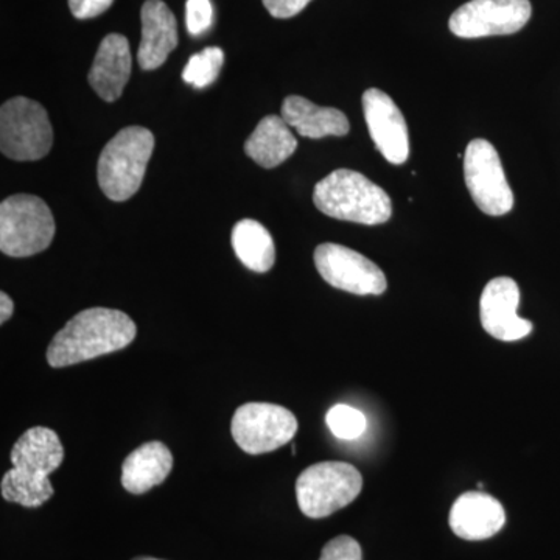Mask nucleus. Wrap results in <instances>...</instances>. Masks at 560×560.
<instances>
[{"mask_svg":"<svg viewBox=\"0 0 560 560\" xmlns=\"http://www.w3.org/2000/svg\"><path fill=\"white\" fill-rule=\"evenodd\" d=\"M11 464L25 474L50 477L65 460L60 438L47 427L25 431L11 448Z\"/></svg>","mask_w":560,"mask_h":560,"instance_id":"nucleus-17","label":"nucleus"},{"mask_svg":"<svg viewBox=\"0 0 560 560\" xmlns=\"http://www.w3.org/2000/svg\"><path fill=\"white\" fill-rule=\"evenodd\" d=\"M530 16L529 0H470L452 14L448 28L463 39L514 35Z\"/></svg>","mask_w":560,"mask_h":560,"instance_id":"nucleus-9","label":"nucleus"},{"mask_svg":"<svg viewBox=\"0 0 560 560\" xmlns=\"http://www.w3.org/2000/svg\"><path fill=\"white\" fill-rule=\"evenodd\" d=\"M3 500L24 508H39L54 497L55 489L49 477L25 474L16 467L7 471L0 482Z\"/></svg>","mask_w":560,"mask_h":560,"instance_id":"nucleus-21","label":"nucleus"},{"mask_svg":"<svg viewBox=\"0 0 560 560\" xmlns=\"http://www.w3.org/2000/svg\"><path fill=\"white\" fill-rule=\"evenodd\" d=\"M14 304L5 291L0 293V323L5 324L13 316Z\"/></svg>","mask_w":560,"mask_h":560,"instance_id":"nucleus-28","label":"nucleus"},{"mask_svg":"<svg viewBox=\"0 0 560 560\" xmlns=\"http://www.w3.org/2000/svg\"><path fill=\"white\" fill-rule=\"evenodd\" d=\"M315 265L320 278L329 285L357 296H381L388 289L385 272L348 246L337 243L319 245L315 249Z\"/></svg>","mask_w":560,"mask_h":560,"instance_id":"nucleus-10","label":"nucleus"},{"mask_svg":"<svg viewBox=\"0 0 560 560\" xmlns=\"http://www.w3.org/2000/svg\"><path fill=\"white\" fill-rule=\"evenodd\" d=\"M114 0H69V9L77 20H92L109 10Z\"/></svg>","mask_w":560,"mask_h":560,"instance_id":"nucleus-26","label":"nucleus"},{"mask_svg":"<svg viewBox=\"0 0 560 560\" xmlns=\"http://www.w3.org/2000/svg\"><path fill=\"white\" fill-rule=\"evenodd\" d=\"M313 201L324 215L350 223H386L393 215L389 195L359 172L340 168L320 179L313 191Z\"/></svg>","mask_w":560,"mask_h":560,"instance_id":"nucleus-2","label":"nucleus"},{"mask_svg":"<svg viewBox=\"0 0 560 560\" xmlns=\"http://www.w3.org/2000/svg\"><path fill=\"white\" fill-rule=\"evenodd\" d=\"M363 489V477L352 464L324 460L307 467L296 481L302 514L324 518L352 503Z\"/></svg>","mask_w":560,"mask_h":560,"instance_id":"nucleus-5","label":"nucleus"},{"mask_svg":"<svg viewBox=\"0 0 560 560\" xmlns=\"http://www.w3.org/2000/svg\"><path fill=\"white\" fill-rule=\"evenodd\" d=\"M54 130L38 102L14 97L0 109V150L13 161H38L49 154Z\"/></svg>","mask_w":560,"mask_h":560,"instance_id":"nucleus-6","label":"nucleus"},{"mask_svg":"<svg viewBox=\"0 0 560 560\" xmlns=\"http://www.w3.org/2000/svg\"><path fill=\"white\" fill-rule=\"evenodd\" d=\"M326 422L334 436H337L338 440H357L368 429L366 416L345 404L331 407L329 412H327Z\"/></svg>","mask_w":560,"mask_h":560,"instance_id":"nucleus-23","label":"nucleus"},{"mask_svg":"<svg viewBox=\"0 0 560 560\" xmlns=\"http://www.w3.org/2000/svg\"><path fill=\"white\" fill-rule=\"evenodd\" d=\"M451 528L459 539H490L506 525L503 504L485 492H466L456 499L448 517Z\"/></svg>","mask_w":560,"mask_h":560,"instance_id":"nucleus-13","label":"nucleus"},{"mask_svg":"<svg viewBox=\"0 0 560 560\" xmlns=\"http://www.w3.org/2000/svg\"><path fill=\"white\" fill-rule=\"evenodd\" d=\"M363 113L375 149L389 164L401 165L410 158L407 120L386 92L368 90L363 94Z\"/></svg>","mask_w":560,"mask_h":560,"instance_id":"nucleus-11","label":"nucleus"},{"mask_svg":"<svg viewBox=\"0 0 560 560\" xmlns=\"http://www.w3.org/2000/svg\"><path fill=\"white\" fill-rule=\"evenodd\" d=\"M138 327L135 320L113 308H88L77 313L51 340L47 363L51 368L73 366L117 352L135 341Z\"/></svg>","mask_w":560,"mask_h":560,"instance_id":"nucleus-1","label":"nucleus"},{"mask_svg":"<svg viewBox=\"0 0 560 560\" xmlns=\"http://www.w3.org/2000/svg\"><path fill=\"white\" fill-rule=\"evenodd\" d=\"M282 119L302 138L323 139L327 136L348 135L350 124L342 110L318 106L300 95H290L283 101Z\"/></svg>","mask_w":560,"mask_h":560,"instance_id":"nucleus-18","label":"nucleus"},{"mask_svg":"<svg viewBox=\"0 0 560 560\" xmlns=\"http://www.w3.org/2000/svg\"><path fill=\"white\" fill-rule=\"evenodd\" d=\"M55 219L35 195H13L0 205V250L10 257H31L49 248Z\"/></svg>","mask_w":560,"mask_h":560,"instance_id":"nucleus-4","label":"nucleus"},{"mask_svg":"<svg viewBox=\"0 0 560 560\" xmlns=\"http://www.w3.org/2000/svg\"><path fill=\"white\" fill-rule=\"evenodd\" d=\"M130 43L119 33H110L102 40L90 70L92 90L105 102L119 101L131 77Z\"/></svg>","mask_w":560,"mask_h":560,"instance_id":"nucleus-15","label":"nucleus"},{"mask_svg":"<svg viewBox=\"0 0 560 560\" xmlns=\"http://www.w3.org/2000/svg\"><path fill=\"white\" fill-rule=\"evenodd\" d=\"M172 469L171 448L160 441L147 442L124 460L121 486L132 495H142L167 480Z\"/></svg>","mask_w":560,"mask_h":560,"instance_id":"nucleus-16","label":"nucleus"},{"mask_svg":"<svg viewBox=\"0 0 560 560\" xmlns=\"http://www.w3.org/2000/svg\"><path fill=\"white\" fill-rule=\"evenodd\" d=\"M213 9L210 0H187L186 24L191 36H200L212 25Z\"/></svg>","mask_w":560,"mask_h":560,"instance_id":"nucleus-24","label":"nucleus"},{"mask_svg":"<svg viewBox=\"0 0 560 560\" xmlns=\"http://www.w3.org/2000/svg\"><path fill=\"white\" fill-rule=\"evenodd\" d=\"M224 54L220 47H208L190 57L186 68L183 70V80L191 86L202 90L219 79L221 66H223Z\"/></svg>","mask_w":560,"mask_h":560,"instance_id":"nucleus-22","label":"nucleus"},{"mask_svg":"<svg viewBox=\"0 0 560 560\" xmlns=\"http://www.w3.org/2000/svg\"><path fill=\"white\" fill-rule=\"evenodd\" d=\"M142 39L138 50L140 69L154 70L167 61L178 46L175 14L162 0H147L140 10Z\"/></svg>","mask_w":560,"mask_h":560,"instance_id":"nucleus-14","label":"nucleus"},{"mask_svg":"<svg viewBox=\"0 0 560 560\" xmlns=\"http://www.w3.org/2000/svg\"><path fill=\"white\" fill-rule=\"evenodd\" d=\"M298 431V419L280 405L250 401L235 411L231 433L249 455H264L289 444Z\"/></svg>","mask_w":560,"mask_h":560,"instance_id":"nucleus-7","label":"nucleus"},{"mask_svg":"<svg viewBox=\"0 0 560 560\" xmlns=\"http://www.w3.org/2000/svg\"><path fill=\"white\" fill-rule=\"evenodd\" d=\"M464 178L475 205L492 217L510 213L514 194L508 184L499 151L485 139H474L464 154Z\"/></svg>","mask_w":560,"mask_h":560,"instance_id":"nucleus-8","label":"nucleus"},{"mask_svg":"<svg viewBox=\"0 0 560 560\" xmlns=\"http://www.w3.org/2000/svg\"><path fill=\"white\" fill-rule=\"evenodd\" d=\"M132 560H161V559H153V558H136Z\"/></svg>","mask_w":560,"mask_h":560,"instance_id":"nucleus-29","label":"nucleus"},{"mask_svg":"<svg viewBox=\"0 0 560 560\" xmlns=\"http://www.w3.org/2000/svg\"><path fill=\"white\" fill-rule=\"evenodd\" d=\"M312 0H264L265 9L272 18L289 20L300 14Z\"/></svg>","mask_w":560,"mask_h":560,"instance_id":"nucleus-27","label":"nucleus"},{"mask_svg":"<svg viewBox=\"0 0 560 560\" xmlns=\"http://www.w3.org/2000/svg\"><path fill=\"white\" fill-rule=\"evenodd\" d=\"M319 560H363V552L353 537L338 536L323 548Z\"/></svg>","mask_w":560,"mask_h":560,"instance_id":"nucleus-25","label":"nucleus"},{"mask_svg":"<svg viewBox=\"0 0 560 560\" xmlns=\"http://www.w3.org/2000/svg\"><path fill=\"white\" fill-rule=\"evenodd\" d=\"M235 256L254 272H268L276 261V246L270 232L256 220H241L231 235Z\"/></svg>","mask_w":560,"mask_h":560,"instance_id":"nucleus-20","label":"nucleus"},{"mask_svg":"<svg viewBox=\"0 0 560 560\" xmlns=\"http://www.w3.org/2000/svg\"><path fill=\"white\" fill-rule=\"evenodd\" d=\"M153 150V132L143 127L124 128L106 143L97 165L98 186L106 198L121 202L138 194Z\"/></svg>","mask_w":560,"mask_h":560,"instance_id":"nucleus-3","label":"nucleus"},{"mask_svg":"<svg viewBox=\"0 0 560 560\" xmlns=\"http://www.w3.org/2000/svg\"><path fill=\"white\" fill-rule=\"evenodd\" d=\"M521 289L511 278H495L485 287L480 300L482 329L500 341H518L533 331V323L518 316Z\"/></svg>","mask_w":560,"mask_h":560,"instance_id":"nucleus-12","label":"nucleus"},{"mask_svg":"<svg viewBox=\"0 0 560 560\" xmlns=\"http://www.w3.org/2000/svg\"><path fill=\"white\" fill-rule=\"evenodd\" d=\"M298 140L282 116H267L245 143V153L264 168H275L289 160Z\"/></svg>","mask_w":560,"mask_h":560,"instance_id":"nucleus-19","label":"nucleus"}]
</instances>
